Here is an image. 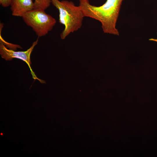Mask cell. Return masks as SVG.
Masks as SVG:
<instances>
[{"mask_svg": "<svg viewBox=\"0 0 157 157\" xmlns=\"http://www.w3.org/2000/svg\"><path fill=\"white\" fill-rule=\"evenodd\" d=\"M123 0H107L102 5L97 6L91 5L89 0H79L85 17L99 21L105 33L119 35L116 28L121 5Z\"/></svg>", "mask_w": 157, "mask_h": 157, "instance_id": "cell-1", "label": "cell"}, {"mask_svg": "<svg viewBox=\"0 0 157 157\" xmlns=\"http://www.w3.org/2000/svg\"><path fill=\"white\" fill-rule=\"evenodd\" d=\"M51 3L59 12V22L65 28L60 34L61 38L65 39L70 34L80 28L85 17L79 5L67 0H51Z\"/></svg>", "mask_w": 157, "mask_h": 157, "instance_id": "cell-2", "label": "cell"}, {"mask_svg": "<svg viewBox=\"0 0 157 157\" xmlns=\"http://www.w3.org/2000/svg\"><path fill=\"white\" fill-rule=\"evenodd\" d=\"M44 10L33 9L22 17L25 23L32 28L38 37L47 34L53 29L56 22L54 18L47 14Z\"/></svg>", "mask_w": 157, "mask_h": 157, "instance_id": "cell-3", "label": "cell"}, {"mask_svg": "<svg viewBox=\"0 0 157 157\" xmlns=\"http://www.w3.org/2000/svg\"><path fill=\"white\" fill-rule=\"evenodd\" d=\"M38 41V38L32 44L30 47L25 51H15L7 49L4 44L0 42V54L1 57L6 60H11L13 58H17L24 61L27 64L31 72L33 78L38 80L42 83H45L44 81L39 79L33 71L31 65L30 56L35 47Z\"/></svg>", "mask_w": 157, "mask_h": 157, "instance_id": "cell-4", "label": "cell"}, {"mask_svg": "<svg viewBox=\"0 0 157 157\" xmlns=\"http://www.w3.org/2000/svg\"><path fill=\"white\" fill-rule=\"evenodd\" d=\"M12 15L22 17L25 13L34 9L32 0H11L10 4Z\"/></svg>", "mask_w": 157, "mask_h": 157, "instance_id": "cell-5", "label": "cell"}, {"mask_svg": "<svg viewBox=\"0 0 157 157\" xmlns=\"http://www.w3.org/2000/svg\"><path fill=\"white\" fill-rule=\"evenodd\" d=\"M34 9H41L45 10L50 6L51 0H35Z\"/></svg>", "mask_w": 157, "mask_h": 157, "instance_id": "cell-6", "label": "cell"}, {"mask_svg": "<svg viewBox=\"0 0 157 157\" xmlns=\"http://www.w3.org/2000/svg\"><path fill=\"white\" fill-rule=\"evenodd\" d=\"M11 0H0V4L3 7H6L10 6Z\"/></svg>", "mask_w": 157, "mask_h": 157, "instance_id": "cell-7", "label": "cell"}, {"mask_svg": "<svg viewBox=\"0 0 157 157\" xmlns=\"http://www.w3.org/2000/svg\"><path fill=\"white\" fill-rule=\"evenodd\" d=\"M149 40L150 41H153L154 42H157V39H154V38H150L149 39Z\"/></svg>", "mask_w": 157, "mask_h": 157, "instance_id": "cell-8", "label": "cell"}]
</instances>
